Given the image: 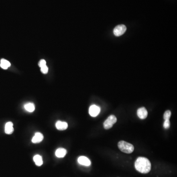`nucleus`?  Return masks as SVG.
Here are the masks:
<instances>
[{"label": "nucleus", "mask_w": 177, "mask_h": 177, "mask_svg": "<svg viewBox=\"0 0 177 177\" xmlns=\"http://www.w3.org/2000/svg\"><path fill=\"white\" fill-rule=\"evenodd\" d=\"M137 115L140 119H145L148 116V111L145 107H141L138 109Z\"/></svg>", "instance_id": "423d86ee"}, {"label": "nucleus", "mask_w": 177, "mask_h": 177, "mask_svg": "<svg viewBox=\"0 0 177 177\" xmlns=\"http://www.w3.org/2000/svg\"><path fill=\"white\" fill-rule=\"evenodd\" d=\"M135 168L140 173L147 174L151 170V163L146 157H139L135 161Z\"/></svg>", "instance_id": "f257e3e1"}, {"label": "nucleus", "mask_w": 177, "mask_h": 177, "mask_svg": "<svg viewBox=\"0 0 177 177\" xmlns=\"http://www.w3.org/2000/svg\"><path fill=\"white\" fill-rule=\"evenodd\" d=\"M78 162L80 164L88 166L91 164L90 159L86 156H80L78 159Z\"/></svg>", "instance_id": "0eeeda50"}, {"label": "nucleus", "mask_w": 177, "mask_h": 177, "mask_svg": "<svg viewBox=\"0 0 177 177\" xmlns=\"http://www.w3.org/2000/svg\"><path fill=\"white\" fill-rule=\"evenodd\" d=\"M118 146L120 151L124 152V153H132L134 149L133 145L124 141H121L119 142Z\"/></svg>", "instance_id": "f03ea898"}, {"label": "nucleus", "mask_w": 177, "mask_h": 177, "mask_svg": "<svg viewBox=\"0 0 177 177\" xmlns=\"http://www.w3.org/2000/svg\"><path fill=\"white\" fill-rule=\"evenodd\" d=\"M24 108L29 112H33L35 109V106L33 103H27L24 105Z\"/></svg>", "instance_id": "4468645a"}, {"label": "nucleus", "mask_w": 177, "mask_h": 177, "mask_svg": "<svg viewBox=\"0 0 177 177\" xmlns=\"http://www.w3.org/2000/svg\"><path fill=\"white\" fill-rule=\"evenodd\" d=\"M56 127L59 130H63L68 128V124L66 122L58 121L56 124Z\"/></svg>", "instance_id": "9d476101"}, {"label": "nucleus", "mask_w": 177, "mask_h": 177, "mask_svg": "<svg viewBox=\"0 0 177 177\" xmlns=\"http://www.w3.org/2000/svg\"><path fill=\"white\" fill-rule=\"evenodd\" d=\"M45 65H47V63H46V61L44 60H41L38 63V66H39L40 68H41V67L44 66Z\"/></svg>", "instance_id": "a211bd4d"}, {"label": "nucleus", "mask_w": 177, "mask_h": 177, "mask_svg": "<svg viewBox=\"0 0 177 177\" xmlns=\"http://www.w3.org/2000/svg\"><path fill=\"white\" fill-rule=\"evenodd\" d=\"M101 112V108L98 106L95 105H92L89 108V114L93 117H97Z\"/></svg>", "instance_id": "39448f33"}, {"label": "nucleus", "mask_w": 177, "mask_h": 177, "mask_svg": "<svg viewBox=\"0 0 177 177\" xmlns=\"http://www.w3.org/2000/svg\"><path fill=\"white\" fill-rule=\"evenodd\" d=\"M13 124L12 122H9L6 123L5 128V131L7 134H12L14 131Z\"/></svg>", "instance_id": "1a4fd4ad"}, {"label": "nucleus", "mask_w": 177, "mask_h": 177, "mask_svg": "<svg viewBox=\"0 0 177 177\" xmlns=\"http://www.w3.org/2000/svg\"><path fill=\"white\" fill-rule=\"evenodd\" d=\"M170 127V122L169 120H165L164 124H163V127L165 129H168Z\"/></svg>", "instance_id": "dca6fc26"}, {"label": "nucleus", "mask_w": 177, "mask_h": 177, "mask_svg": "<svg viewBox=\"0 0 177 177\" xmlns=\"http://www.w3.org/2000/svg\"><path fill=\"white\" fill-rule=\"evenodd\" d=\"M171 116V112L170 110H167L164 113V116H163V119L164 120H167L170 118Z\"/></svg>", "instance_id": "2eb2a0df"}, {"label": "nucleus", "mask_w": 177, "mask_h": 177, "mask_svg": "<svg viewBox=\"0 0 177 177\" xmlns=\"http://www.w3.org/2000/svg\"><path fill=\"white\" fill-rule=\"evenodd\" d=\"M117 119L116 117L113 115H111L108 117L103 123V127L105 130H109L113 126V124L116 123Z\"/></svg>", "instance_id": "7ed1b4c3"}, {"label": "nucleus", "mask_w": 177, "mask_h": 177, "mask_svg": "<svg viewBox=\"0 0 177 177\" xmlns=\"http://www.w3.org/2000/svg\"><path fill=\"white\" fill-rule=\"evenodd\" d=\"M43 139V136L41 133L40 132H37L34 134L33 138H32V142L33 143H40V142L42 141V140Z\"/></svg>", "instance_id": "6e6552de"}, {"label": "nucleus", "mask_w": 177, "mask_h": 177, "mask_svg": "<svg viewBox=\"0 0 177 177\" xmlns=\"http://www.w3.org/2000/svg\"><path fill=\"white\" fill-rule=\"evenodd\" d=\"M66 150L63 148H59L55 152L56 156L58 158H62L66 155Z\"/></svg>", "instance_id": "9b49d317"}, {"label": "nucleus", "mask_w": 177, "mask_h": 177, "mask_svg": "<svg viewBox=\"0 0 177 177\" xmlns=\"http://www.w3.org/2000/svg\"><path fill=\"white\" fill-rule=\"evenodd\" d=\"M34 161L36 163V165L38 166H40L43 164V160L42 157L40 155H36L34 157Z\"/></svg>", "instance_id": "ddd939ff"}, {"label": "nucleus", "mask_w": 177, "mask_h": 177, "mask_svg": "<svg viewBox=\"0 0 177 177\" xmlns=\"http://www.w3.org/2000/svg\"><path fill=\"white\" fill-rule=\"evenodd\" d=\"M40 70H41V72L43 74H47V73L48 72V68L47 65H45L44 66H42V67L40 68Z\"/></svg>", "instance_id": "f3484780"}, {"label": "nucleus", "mask_w": 177, "mask_h": 177, "mask_svg": "<svg viewBox=\"0 0 177 177\" xmlns=\"http://www.w3.org/2000/svg\"><path fill=\"white\" fill-rule=\"evenodd\" d=\"M11 63L8 61H7V60L2 59L1 60L0 66L2 69H7L9 68V66H11Z\"/></svg>", "instance_id": "f8f14e48"}, {"label": "nucleus", "mask_w": 177, "mask_h": 177, "mask_svg": "<svg viewBox=\"0 0 177 177\" xmlns=\"http://www.w3.org/2000/svg\"><path fill=\"white\" fill-rule=\"evenodd\" d=\"M126 30H127V27L126 26L122 24V25L117 26L114 28L113 33L115 36L120 37L123 35L126 32Z\"/></svg>", "instance_id": "20e7f679"}]
</instances>
